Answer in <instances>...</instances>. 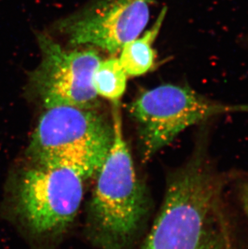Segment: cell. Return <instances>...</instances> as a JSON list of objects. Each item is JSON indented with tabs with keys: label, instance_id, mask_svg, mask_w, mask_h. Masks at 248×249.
Masks as SVG:
<instances>
[{
	"label": "cell",
	"instance_id": "cell-9",
	"mask_svg": "<svg viewBox=\"0 0 248 249\" xmlns=\"http://www.w3.org/2000/svg\"><path fill=\"white\" fill-rule=\"evenodd\" d=\"M126 76L119 59L101 60L93 75L98 96L117 104L126 91Z\"/></svg>",
	"mask_w": 248,
	"mask_h": 249
},
{
	"label": "cell",
	"instance_id": "cell-3",
	"mask_svg": "<svg viewBox=\"0 0 248 249\" xmlns=\"http://www.w3.org/2000/svg\"><path fill=\"white\" fill-rule=\"evenodd\" d=\"M83 180L70 167L29 161L12 172L2 213L31 235H59L81 207Z\"/></svg>",
	"mask_w": 248,
	"mask_h": 249
},
{
	"label": "cell",
	"instance_id": "cell-1",
	"mask_svg": "<svg viewBox=\"0 0 248 249\" xmlns=\"http://www.w3.org/2000/svg\"><path fill=\"white\" fill-rule=\"evenodd\" d=\"M220 179L197 153L169 178L166 194L141 249H220Z\"/></svg>",
	"mask_w": 248,
	"mask_h": 249
},
{
	"label": "cell",
	"instance_id": "cell-4",
	"mask_svg": "<svg viewBox=\"0 0 248 249\" xmlns=\"http://www.w3.org/2000/svg\"><path fill=\"white\" fill-rule=\"evenodd\" d=\"M113 139V123L97 108L55 107L40 116L27 153L29 161L70 167L87 179L99 171Z\"/></svg>",
	"mask_w": 248,
	"mask_h": 249
},
{
	"label": "cell",
	"instance_id": "cell-5",
	"mask_svg": "<svg viewBox=\"0 0 248 249\" xmlns=\"http://www.w3.org/2000/svg\"><path fill=\"white\" fill-rule=\"evenodd\" d=\"M129 111L137 126L142 160L147 161L188 127L217 115L248 113V105L222 104L190 87L164 84L142 93Z\"/></svg>",
	"mask_w": 248,
	"mask_h": 249
},
{
	"label": "cell",
	"instance_id": "cell-6",
	"mask_svg": "<svg viewBox=\"0 0 248 249\" xmlns=\"http://www.w3.org/2000/svg\"><path fill=\"white\" fill-rule=\"evenodd\" d=\"M41 52L29 85L45 109L55 107L97 108L93 75L101 61L93 50L68 51L47 34L38 35Z\"/></svg>",
	"mask_w": 248,
	"mask_h": 249
},
{
	"label": "cell",
	"instance_id": "cell-2",
	"mask_svg": "<svg viewBox=\"0 0 248 249\" xmlns=\"http://www.w3.org/2000/svg\"><path fill=\"white\" fill-rule=\"evenodd\" d=\"M114 139L97 173L89 220L94 242L102 249H131L148 209L131 152L124 139L122 120L113 113Z\"/></svg>",
	"mask_w": 248,
	"mask_h": 249
},
{
	"label": "cell",
	"instance_id": "cell-7",
	"mask_svg": "<svg viewBox=\"0 0 248 249\" xmlns=\"http://www.w3.org/2000/svg\"><path fill=\"white\" fill-rule=\"evenodd\" d=\"M153 0H92L57 24L71 45H89L116 53L142 34Z\"/></svg>",
	"mask_w": 248,
	"mask_h": 249
},
{
	"label": "cell",
	"instance_id": "cell-8",
	"mask_svg": "<svg viewBox=\"0 0 248 249\" xmlns=\"http://www.w3.org/2000/svg\"><path fill=\"white\" fill-rule=\"evenodd\" d=\"M166 13L167 7H163L153 25L142 36L126 43L120 50L119 60L126 75H143L154 68L157 54L153 43L159 35Z\"/></svg>",
	"mask_w": 248,
	"mask_h": 249
},
{
	"label": "cell",
	"instance_id": "cell-10",
	"mask_svg": "<svg viewBox=\"0 0 248 249\" xmlns=\"http://www.w3.org/2000/svg\"><path fill=\"white\" fill-rule=\"evenodd\" d=\"M244 202L248 214V185L245 187L244 192Z\"/></svg>",
	"mask_w": 248,
	"mask_h": 249
}]
</instances>
